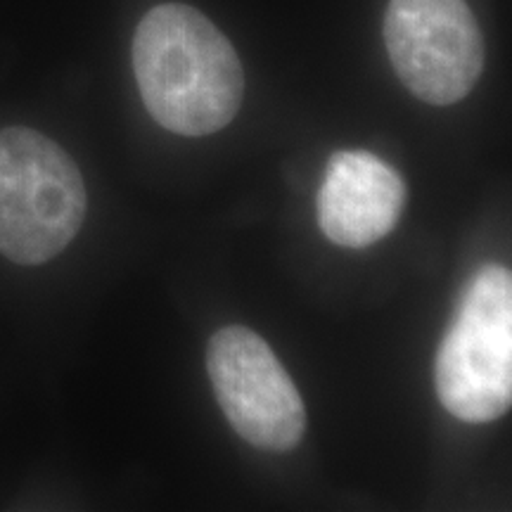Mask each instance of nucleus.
<instances>
[{
  "label": "nucleus",
  "instance_id": "3",
  "mask_svg": "<svg viewBox=\"0 0 512 512\" xmlns=\"http://www.w3.org/2000/svg\"><path fill=\"white\" fill-rule=\"evenodd\" d=\"M441 406L453 418L484 425L508 413L512 401V275L479 268L441 339L434 366Z\"/></svg>",
  "mask_w": 512,
  "mask_h": 512
},
{
  "label": "nucleus",
  "instance_id": "2",
  "mask_svg": "<svg viewBox=\"0 0 512 512\" xmlns=\"http://www.w3.org/2000/svg\"><path fill=\"white\" fill-rule=\"evenodd\" d=\"M88 211L79 166L27 126L0 128V254L38 266L72 245Z\"/></svg>",
  "mask_w": 512,
  "mask_h": 512
},
{
  "label": "nucleus",
  "instance_id": "5",
  "mask_svg": "<svg viewBox=\"0 0 512 512\" xmlns=\"http://www.w3.org/2000/svg\"><path fill=\"white\" fill-rule=\"evenodd\" d=\"M207 373L223 415L247 444L290 451L306 432L297 384L256 332L228 325L209 339Z\"/></svg>",
  "mask_w": 512,
  "mask_h": 512
},
{
  "label": "nucleus",
  "instance_id": "4",
  "mask_svg": "<svg viewBox=\"0 0 512 512\" xmlns=\"http://www.w3.org/2000/svg\"><path fill=\"white\" fill-rule=\"evenodd\" d=\"M384 43L403 86L427 105L463 100L484 72V36L465 0H389Z\"/></svg>",
  "mask_w": 512,
  "mask_h": 512
},
{
  "label": "nucleus",
  "instance_id": "6",
  "mask_svg": "<svg viewBox=\"0 0 512 512\" xmlns=\"http://www.w3.org/2000/svg\"><path fill=\"white\" fill-rule=\"evenodd\" d=\"M406 207L399 171L366 150L335 152L318 190V226L339 247L363 249L392 233Z\"/></svg>",
  "mask_w": 512,
  "mask_h": 512
},
{
  "label": "nucleus",
  "instance_id": "1",
  "mask_svg": "<svg viewBox=\"0 0 512 512\" xmlns=\"http://www.w3.org/2000/svg\"><path fill=\"white\" fill-rule=\"evenodd\" d=\"M133 72L147 112L178 136L226 128L245 95L233 43L200 10L181 3L157 5L138 24Z\"/></svg>",
  "mask_w": 512,
  "mask_h": 512
}]
</instances>
